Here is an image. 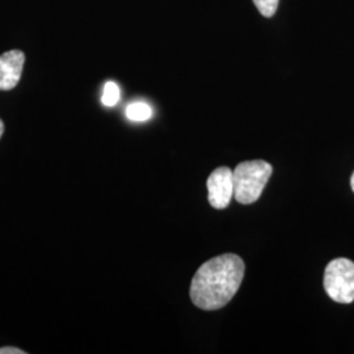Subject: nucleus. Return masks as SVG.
<instances>
[{
	"mask_svg": "<svg viewBox=\"0 0 354 354\" xmlns=\"http://www.w3.org/2000/svg\"><path fill=\"white\" fill-rule=\"evenodd\" d=\"M254 6L266 17H272L279 7V0H253Z\"/></svg>",
	"mask_w": 354,
	"mask_h": 354,
	"instance_id": "6e6552de",
	"label": "nucleus"
},
{
	"mask_svg": "<svg viewBox=\"0 0 354 354\" xmlns=\"http://www.w3.org/2000/svg\"><path fill=\"white\" fill-rule=\"evenodd\" d=\"M209 203L214 209H226L234 197L232 171L228 167H219L207 178Z\"/></svg>",
	"mask_w": 354,
	"mask_h": 354,
	"instance_id": "20e7f679",
	"label": "nucleus"
},
{
	"mask_svg": "<svg viewBox=\"0 0 354 354\" xmlns=\"http://www.w3.org/2000/svg\"><path fill=\"white\" fill-rule=\"evenodd\" d=\"M26 54L21 50H10L0 55V91L13 89L20 82Z\"/></svg>",
	"mask_w": 354,
	"mask_h": 354,
	"instance_id": "39448f33",
	"label": "nucleus"
},
{
	"mask_svg": "<svg viewBox=\"0 0 354 354\" xmlns=\"http://www.w3.org/2000/svg\"><path fill=\"white\" fill-rule=\"evenodd\" d=\"M351 187H352V189L354 192V174L352 175V178H351Z\"/></svg>",
	"mask_w": 354,
	"mask_h": 354,
	"instance_id": "9b49d317",
	"label": "nucleus"
},
{
	"mask_svg": "<svg viewBox=\"0 0 354 354\" xmlns=\"http://www.w3.org/2000/svg\"><path fill=\"white\" fill-rule=\"evenodd\" d=\"M273 167L264 160L243 162L232 171L234 197L243 205L256 203L268 180L272 176Z\"/></svg>",
	"mask_w": 354,
	"mask_h": 354,
	"instance_id": "f03ea898",
	"label": "nucleus"
},
{
	"mask_svg": "<svg viewBox=\"0 0 354 354\" xmlns=\"http://www.w3.org/2000/svg\"><path fill=\"white\" fill-rule=\"evenodd\" d=\"M3 133H4V124H3V121L0 120V138L3 137Z\"/></svg>",
	"mask_w": 354,
	"mask_h": 354,
	"instance_id": "9d476101",
	"label": "nucleus"
},
{
	"mask_svg": "<svg viewBox=\"0 0 354 354\" xmlns=\"http://www.w3.org/2000/svg\"><path fill=\"white\" fill-rule=\"evenodd\" d=\"M244 270L243 260L234 253H225L206 261L192 279V302L205 311L225 307L239 290Z\"/></svg>",
	"mask_w": 354,
	"mask_h": 354,
	"instance_id": "f257e3e1",
	"label": "nucleus"
},
{
	"mask_svg": "<svg viewBox=\"0 0 354 354\" xmlns=\"http://www.w3.org/2000/svg\"><path fill=\"white\" fill-rule=\"evenodd\" d=\"M324 290L337 304H352L354 301V263L349 259L330 261L324 272Z\"/></svg>",
	"mask_w": 354,
	"mask_h": 354,
	"instance_id": "7ed1b4c3",
	"label": "nucleus"
},
{
	"mask_svg": "<svg viewBox=\"0 0 354 354\" xmlns=\"http://www.w3.org/2000/svg\"><path fill=\"white\" fill-rule=\"evenodd\" d=\"M127 118L131 121H138V122L147 121L151 118V106L146 102H133L127 108Z\"/></svg>",
	"mask_w": 354,
	"mask_h": 354,
	"instance_id": "423d86ee",
	"label": "nucleus"
},
{
	"mask_svg": "<svg viewBox=\"0 0 354 354\" xmlns=\"http://www.w3.org/2000/svg\"><path fill=\"white\" fill-rule=\"evenodd\" d=\"M120 100V88L114 82H108L104 86L102 102L105 106H114Z\"/></svg>",
	"mask_w": 354,
	"mask_h": 354,
	"instance_id": "0eeeda50",
	"label": "nucleus"
},
{
	"mask_svg": "<svg viewBox=\"0 0 354 354\" xmlns=\"http://www.w3.org/2000/svg\"><path fill=\"white\" fill-rule=\"evenodd\" d=\"M0 354H26V352L19 348L6 346V348H0Z\"/></svg>",
	"mask_w": 354,
	"mask_h": 354,
	"instance_id": "1a4fd4ad",
	"label": "nucleus"
}]
</instances>
